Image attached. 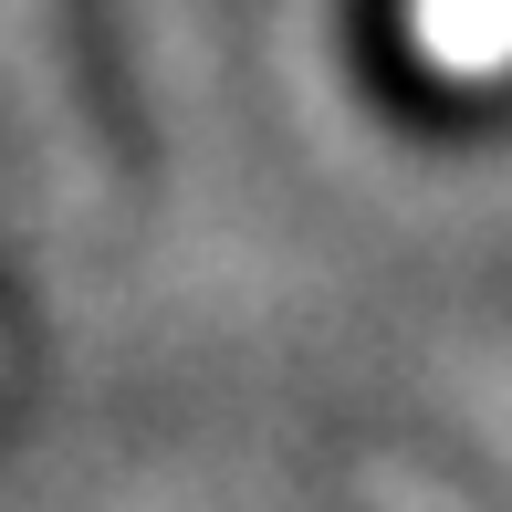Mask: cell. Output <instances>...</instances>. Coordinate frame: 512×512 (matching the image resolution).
Segmentation results:
<instances>
[{"label": "cell", "mask_w": 512, "mask_h": 512, "mask_svg": "<svg viewBox=\"0 0 512 512\" xmlns=\"http://www.w3.org/2000/svg\"><path fill=\"white\" fill-rule=\"evenodd\" d=\"M0 74H11V105L63 189H105V136H95V105H84V74H74L53 0H0Z\"/></svg>", "instance_id": "obj_1"}, {"label": "cell", "mask_w": 512, "mask_h": 512, "mask_svg": "<svg viewBox=\"0 0 512 512\" xmlns=\"http://www.w3.org/2000/svg\"><path fill=\"white\" fill-rule=\"evenodd\" d=\"M408 42L450 84H502L512 74V0H408Z\"/></svg>", "instance_id": "obj_2"}, {"label": "cell", "mask_w": 512, "mask_h": 512, "mask_svg": "<svg viewBox=\"0 0 512 512\" xmlns=\"http://www.w3.org/2000/svg\"><path fill=\"white\" fill-rule=\"evenodd\" d=\"M366 512H471L450 481L408 471V460H366Z\"/></svg>", "instance_id": "obj_3"}]
</instances>
